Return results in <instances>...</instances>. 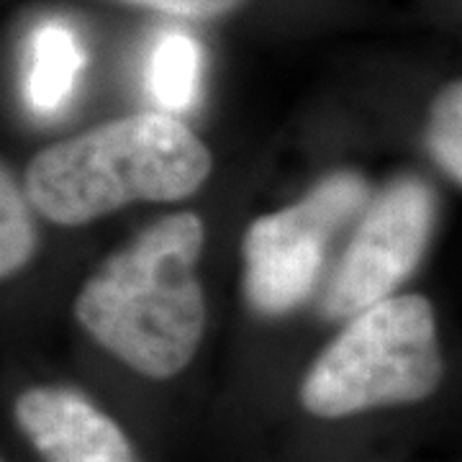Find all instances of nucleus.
<instances>
[{"label": "nucleus", "mask_w": 462, "mask_h": 462, "mask_svg": "<svg viewBox=\"0 0 462 462\" xmlns=\"http://www.w3.org/2000/svg\"><path fill=\"white\" fill-rule=\"evenodd\" d=\"M85 67V50L62 21H47L36 26L29 42V67L23 93L36 116H54L72 98L75 85Z\"/></svg>", "instance_id": "7"}, {"label": "nucleus", "mask_w": 462, "mask_h": 462, "mask_svg": "<svg viewBox=\"0 0 462 462\" xmlns=\"http://www.w3.org/2000/svg\"><path fill=\"white\" fill-rule=\"evenodd\" d=\"M121 3L142 5L149 11L167 14V16L218 18L231 14L234 8H239L245 0H121Z\"/></svg>", "instance_id": "11"}, {"label": "nucleus", "mask_w": 462, "mask_h": 462, "mask_svg": "<svg viewBox=\"0 0 462 462\" xmlns=\"http://www.w3.org/2000/svg\"><path fill=\"white\" fill-rule=\"evenodd\" d=\"M11 416L39 462H142L126 427L83 391L29 385L14 398Z\"/></svg>", "instance_id": "6"}, {"label": "nucleus", "mask_w": 462, "mask_h": 462, "mask_svg": "<svg viewBox=\"0 0 462 462\" xmlns=\"http://www.w3.org/2000/svg\"><path fill=\"white\" fill-rule=\"evenodd\" d=\"M424 139L434 162L462 185V80L447 83L434 96Z\"/></svg>", "instance_id": "10"}, {"label": "nucleus", "mask_w": 462, "mask_h": 462, "mask_svg": "<svg viewBox=\"0 0 462 462\" xmlns=\"http://www.w3.org/2000/svg\"><path fill=\"white\" fill-rule=\"evenodd\" d=\"M367 203L357 172H334L275 214L249 224L242 239L245 293L254 311L281 316L314 291L331 236Z\"/></svg>", "instance_id": "4"}, {"label": "nucleus", "mask_w": 462, "mask_h": 462, "mask_svg": "<svg viewBox=\"0 0 462 462\" xmlns=\"http://www.w3.org/2000/svg\"><path fill=\"white\" fill-rule=\"evenodd\" d=\"M211 152L170 114H136L42 149L26 196L60 226H83L132 203L193 196L211 175Z\"/></svg>", "instance_id": "2"}, {"label": "nucleus", "mask_w": 462, "mask_h": 462, "mask_svg": "<svg viewBox=\"0 0 462 462\" xmlns=\"http://www.w3.org/2000/svg\"><path fill=\"white\" fill-rule=\"evenodd\" d=\"M203 51L200 44L182 32H167L154 44L147 67V88L165 114L188 111L200 88Z\"/></svg>", "instance_id": "8"}, {"label": "nucleus", "mask_w": 462, "mask_h": 462, "mask_svg": "<svg viewBox=\"0 0 462 462\" xmlns=\"http://www.w3.org/2000/svg\"><path fill=\"white\" fill-rule=\"evenodd\" d=\"M445 383L437 316L419 293L365 309L337 334L296 388L303 419L342 427L378 413L424 406Z\"/></svg>", "instance_id": "3"}, {"label": "nucleus", "mask_w": 462, "mask_h": 462, "mask_svg": "<svg viewBox=\"0 0 462 462\" xmlns=\"http://www.w3.org/2000/svg\"><path fill=\"white\" fill-rule=\"evenodd\" d=\"M437 221V196L419 178H398L365 211L324 293V314L357 316L393 296L416 270Z\"/></svg>", "instance_id": "5"}, {"label": "nucleus", "mask_w": 462, "mask_h": 462, "mask_svg": "<svg viewBox=\"0 0 462 462\" xmlns=\"http://www.w3.org/2000/svg\"><path fill=\"white\" fill-rule=\"evenodd\" d=\"M203 242L199 216H165L106 257L75 298L83 329L142 378L167 383L199 355L206 331L196 275Z\"/></svg>", "instance_id": "1"}, {"label": "nucleus", "mask_w": 462, "mask_h": 462, "mask_svg": "<svg viewBox=\"0 0 462 462\" xmlns=\"http://www.w3.org/2000/svg\"><path fill=\"white\" fill-rule=\"evenodd\" d=\"M36 247L32 200L18 190L16 180L3 167L0 175V273L11 278L29 263Z\"/></svg>", "instance_id": "9"}, {"label": "nucleus", "mask_w": 462, "mask_h": 462, "mask_svg": "<svg viewBox=\"0 0 462 462\" xmlns=\"http://www.w3.org/2000/svg\"><path fill=\"white\" fill-rule=\"evenodd\" d=\"M3 462H8V460H3Z\"/></svg>", "instance_id": "12"}]
</instances>
